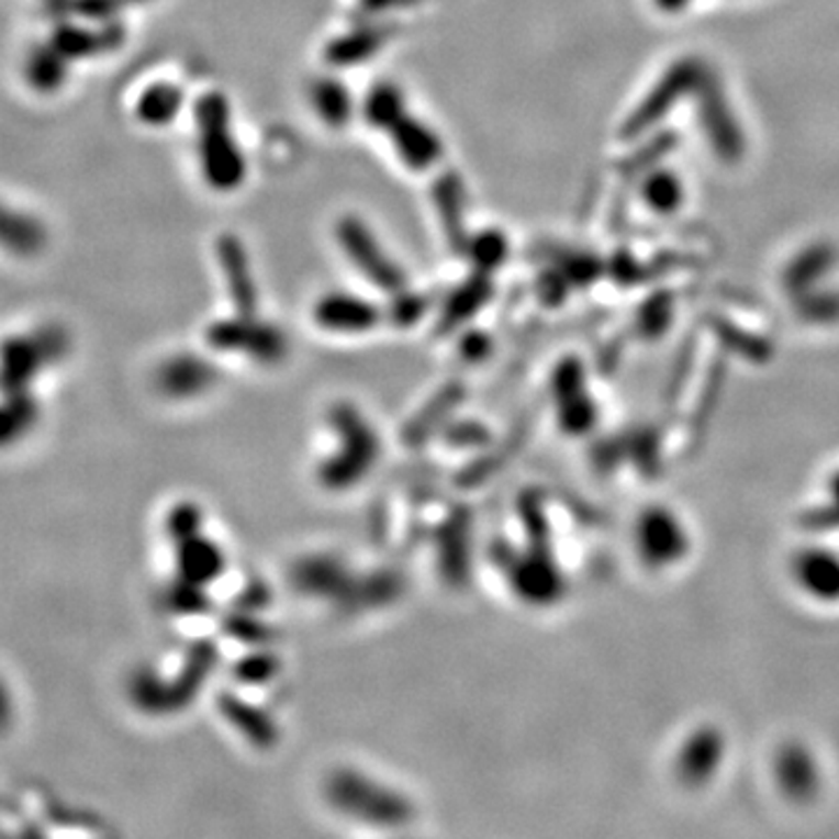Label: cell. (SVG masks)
I'll return each instance as SVG.
<instances>
[{"label": "cell", "instance_id": "1", "mask_svg": "<svg viewBox=\"0 0 839 839\" xmlns=\"http://www.w3.org/2000/svg\"><path fill=\"white\" fill-rule=\"evenodd\" d=\"M199 128V157L203 178L220 192H232L245 180V157L232 136L228 103L217 91H208L194 105Z\"/></svg>", "mask_w": 839, "mask_h": 839}, {"label": "cell", "instance_id": "2", "mask_svg": "<svg viewBox=\"0 0 839 839\" xmlns=\"http://www.w3.org/2000/svg\"><path fill=\"white\" fill-rule=\"evenodd\" d=\"M338 240L343 250L353 259L357 269L365 273L376 288L385 292H402L406 284V276L399 266L383 253L373 234L357 217H343L338 222Z\"/></svg>", "mask_w": 839, "mask_h": 839}, {"label": "cell", "instance_id": "3", "mask_svg": "<svg viewBox=\"0 0 839 839\" xmlns=\"http://www.w3.org/2000/svg\"><path fill=\"white\" fill-rule=\"evenodd\" d=\"M432 199L436 203L438 220L444 224L448 245L457 255H465L469 245V234L465 226V184L460 176H438L432 184Z\"/></svg>", "mask_w": 839, "mask_h": 839}, {"label": "cell", "instance_id": "4", "mask_svg": "<svg viewBox=\"0 0 839 839\" xmlns=\"http://www.w3.org/2000/svg\"><path fill=\"white\" fill-rule=\"evenodd\" d=\"M388 133L392 136L399 157L413 170H427L444 155V145L436 133L423 122L409 118V114H404Z\"/></svg>", "mask_w": 839, "mask_h": 839}, {"label": "cell", "instance_id": "5", "mask_svg": "<svg viewBox=\"0 0 839 839\" xmlns=\"http://www.w3.org/2000/svg\"><path fill=\"white\" fill-rule=\"evenodd\" d=\"M217 259H220L222 271L226 273L228 292H232L236 309L243 313H253L257 294H255L253 271H250V264H247V253H245L243 243L232 234L220 236L217 238Z\"/></svg>", "mask_w": 839, "mask_h": 839}, {"label": "cell", "instance_id": "6", "mask_svg": "<svg viewBox=\"0 0 839 839\" xmlns=\"http://www.w3.org/2000/svg\"><path fill=\"white\" fill-rule=\"evenodd\" d=\"M47 234L35 217L0 203V247L12 255L31 257L45 247Z\"/></svg>", "mask_w": 839, "mask_h": 839}, {"label": "cell", "instance_id": "7", "mask_svg": "<svg viewBox=\"0 0 839 839\" xmlns=\"http://www.w3.org/2000/svg\"><path fill=\"white\" fill-rule=\"evenodd\" d=\"M315 320L332 329H367L378 320V313L357 297L332 294L317 303Z\"/></svg>", "mask_w": 839, "mask_h": 839}, {"label": "cell", "instance_id": "8", "mask_svg": "<svg viewBox=\"0 0 839 839\" xmlns=\"http://www.w3.org/2000/svg\"><path fill=\"white\" fill-rule=\"evenodd\" d=\"M385 43V31L357 29L336 37L327 47V61L332 66H355L367 61Z\"/></svg>", "mask_w": 839, "mask_h": 839}, {"label": "cell", "instance_id": "9", "mask_svg": "<svg viewBox=\"0 0 839 839\" xmlns=\"http://www.w3.org/2000/svg\"><path fill=\"white\" fill-rule=\"evenodd\" d=\"M182 101L184 97L180 87L170 82H159L143 91V97L136 103V114L141 122L149 126H164L178 118Z\"/></svg>", "mask_w": 839, "mask_h": 839}, {"label": "cell", "instance_id": "10", "mask_svg": "<svg viewBox=\"0 0 839 839\" xmlns=\"http://www.w3.org/2000/svg\"><path fill=\"white\" fill-rule=\"evenodd\" d=\"M311 101L322 122H327L329 126H346L353 118L350 93L338 80H317L311 89Z\"/></svg>", "mask_w": 839, "mask_h": 839}, {"label": "cell", "instance_id": "11", "mask_svg": "<svg viewBox=\"0 0 839 839\" xmlns=\"http://www.w3.org/2000/svg\"><path fill=\"white\" fill-rule=\"evenodd\" d=\"M406 114L404 97L394 85H378L365 101V118L371 126L390 131Z\"/></svg>", "mask_w": 839, "mask_h": 839}, {"label": "cell", "instance_id": "12", "mask_svg": "<svg viewBox=\"0 0 839 839\" xmlns=\"http://www.w3.org/2000/svg\"><path fill=\"white\" fill-rule=\"evenodd\" d=\"M210 338H213V343H217V346H226V348L255 346V350H261V353L278 350V336L271 329L255 327V324H247V322H222L213 329V334H210Z\"/></svg>", "mask_w": 839, "mask_h": 839}, {"label": "cell", "instance_id": "13", "mask_svg": "<svg viewBox=\"0 0 839 839\" xmlns=\"http://www.w3.org/2000/svg\"><path fill=\"white\" fill-rule=\"evenodd\" d=\"M488 294H490V278L488 273L479 271L450 297L444 313V322L455 324V322L467 320L473 311H479L483 306Z\"/></svg>", "mask_w": 839, "mask_h": 839}, {"label": "cell", "instance_id": "14", "mask_svg": "<svg viewBox=\"0 0 839 839\" xmlns=\"http://www.w3.org/2000/svg\"><path fill=\"white\" fill-rule=\"evenodd\" d=\"M506 253H508L506 238L500 232H492L490 228V232H481L469 238L465 255H469L476 271L490 273L506 259Z\"/></svg>", "mask_w": 839, "mask_h": 839}, {"label": "cell", "instance_id": "15", "mask_svg": "<svg viewBox=\"0 0 839 839\" xmlns=\"http://www.w3.org/2000/svg\"><path fill=\"white\" fill-rule=\"evenodd\" d=\"M33 78L37 80V87H54L61 85L64 80V64H61V52L56 54H43L33 61Z\"/></svg>", "mask_w": 839, "mask_h": 839}, {"label": "cell", "instance_id": "16", "mask_svg": "<svg viewBox=\"0 0 839 839\" xmlns=\"http://www.w3.org/2000/svg\"><path fill=\"white\" fill-rule=\"evenodd\" d=\"M419 311H423V299L419 297H399L396 299V317L399 320H415L419 315Z\"/></svg>", "mask_w": 839, "mask_h": 839}, {"label": "cell", "instance_id": "17", "mask_svg": "<svg viewBox=\"0 0 839 839\" xmlns=\"http://www.w3.org/2000/svg\"><path fill=\"white\" fill-rule=\"evenodd\" d=\"M14 718V704L12 693L5 683H0V730L8 728Z\"/></svg>", "mask_w": 839, "mask_h": 839}, {"label": "cell", "instance_id": "18", "mask_svg": "<svg viewBox=\"0 0 839 839\" xmlns=\"http://www.w3.org/2000/svg\"><path fill=\"white\" fill-rule=\"evenodd\" d=\"M361 3H365V8H367V10H371V12H378V10H385L388 5H392L394 0H361Z\"/></svg>", "mask_w": 839, "mask_h": 839}, {"label": "cell", "instance_id": "19", "mask_svg": "<svg viewBox=\"0 0 839 839\" xmlns=\"http://www.w3.org/2000/svg\"><path fill=\"white\" fill-rule=\"evenodd\" d=\"M120 3H143V0H120Z\"/></svg>", "mask_w": 839, "mask_h": 839}]
</instances>
